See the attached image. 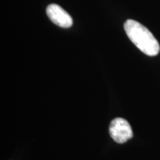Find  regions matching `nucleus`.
<instances>
[{
    "mask_svg": "<svg viewBox=\"0 0 160 160\" xmlns=\"http://www.w3.org/2000/svg\"><path fill=\"white\" fill-rule=\"evenodd\" d=\"M46 13L52 22L62 28H70L72 26V18L63 8L56 4H51L46 8Z\"/></svg>",
    "mask_w": 160,
    "mask_h": 160,
    "instance_id": "3",
    "label": "nucleus"
},
{
    "mask_svg": "<svg viewBox=\"0 0 160 160\" xmlns=\"http://www.w3.org/2000/svg\"><path fill=\"white\" fill-rule=\"evenodd\" d=\"M124 29L129 39L143 53L149 56H156L160 51L158 42L153 34L142 24L133 20H127Z\"/></svg>",
    "mask_w": 160,
    "mask_h": 160,
    "instance_id": "1",
    "label": "nucleus"
},
{
    "mask_svg": "<svg viewBox=\"0 0 160 160\" xmlns=\"http://www.w3.org/2000/svg\"><path fill=\"white\" fill-rule=\"evenodd\" d=\"M109 134L118 143H125L132 138V130L128 121L122 118H117L109 125Z\"/></svg>",
    "mask_w": 160,
    "mask_h": 160,
    "instance_id": "2",
    "label": "nucleus"
}]
</instances>
